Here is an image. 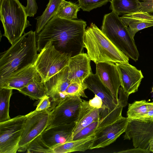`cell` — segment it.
Returning <instances> with one entry per match:
<instances>
[{"label": "cell", "mask_w": 153, "mask_h": 153, "mask_svg": "<svg viewBox=\"0 0 153 153\" xmlns=\"http://www.w3.org/2000/svg\"><path fill=\"white\" fill-rule=\"evenodd\" d=\"M86 26V22L82 19L54 16L37 35L38 51L51 42L57 50L71 57L82 53Z\"/></svg>", "instance_id": "6da1fadb"}, {"label": "cell", "mask_w": 153, "mask_h": 153, "mask_svg": "<svg viewBox=\"0 0 153 153\" xmlns=\"http://www.w3.org/2000/svg\"><path fill=\"white\" fill-rule=\"evenodd\" d=\"M35 31L24 33L0 57V79L34 64L38 56Z\"/></svg>", "instance_id": "7a4b0ae2"}, {"label": "cell", "mask_w": 153, "mask_h": 153, "mask_svg": "<svg viewBox=\"0 0 153 153\" xmlns=\"http://www.w3.org/2000/svg\"><path fill=\"white\" fill-rule=\"evenodd\" d=\"M83 43L89 58L96 64L106 62L115 64L128 63L129 58L93 23L85 30Z\"/></svg>", "instance_id": "3957f363"}, {"label": "cell", "mask_w": 153, "mask_h": 153, "mask_svg": "<svg viewBox=\"0 0 153 153\" xmlns=\"http://www.w3.org/2000/svg\"><path fill=\"white\" fill-rule=\"evenodd\" d=\"M0 20L4 30L3 36L13 44L31 25L27 19L25 7L19 0H0Z\"/></svg>", "instance_id": "277c9868"}, {"label": "cell", "mask_w": 153, "mask_h": 153, "mask_svg": "<svg viewBox=\"0 0 153 153\" xmlns=\"http://www.w3.org/2000/svg\"><path fill=\"white\" fill-rule=\"evenodd\" d=\"M101 30L119 50L136 62L139 54L134 38L119 15L112 11L104 16Z\"/></svg>", "instance_id": "5b68a950"}, {"label": "cell", "mask_w": 153, "mask_h": 153, "mask_svg": "<svg viewBox=\"0 0 153 153\" xmlns=\"http://www.w3.org/2000/svg\"><path fill=\"white\" fill-rule=\"evenodd\" d=\"M70 58L48 42L38 54L34 66L45 82L67 66Z\"/></svg>", "instance_id": "8992f818"}, {"label": "cell", "mask_w": 153, "mask_h": 153, "mask_svg": "<svg viewBox=\"0 0 153 153\" xmlns=\"http://www.w3.org/2000/svg\"><path fill=\"white\" fill-rule=\"evenodd\" d=\"M82 100L80 97L71 96L51 101V106L48 109L50 118L47 128L75 123Z\"/></svg>", "instance_id": "52a82bcc"}, {"label": "cell", "mask_w": 153, "mask_h": 153, "mask_svg": "<svg viewBox=\"0 0 153 153\" xmlns=\"http://www.w3.org/2000/svg\"><path fill=\"white\" fill-rule=\"evenodd\" d=\"M28 114L0 123V153H16L18 150Z\"/></svg>", "instance_id": "ba28073f"}, {"label": "cell", "mask_w": 153, "mask_h": 153, "mask_svg": "<svg viewBox=\"0 0 153 153\" xmlns=\"http://www.w3.org/2000/svg\"><path fill=\"white\" fill-rule=\"evenodd\" d=\"M50 113L48 109L40 111L35 110L29 113L26 121L18 150L25 152L30 143L42 134L47 128Z\"/></svg>", "instance_id": "9c48e42d"}, {"label": "cell", "mask_w": 153, "mask_h": 153, "mask_svg": "<svg viewBox=\"0 0 153 153\" xmlns=\"http://www.w3.org/2000/svg\"><path fill=\"white\" fill-rule=\"evenodd\" d=\"M108 110L103 105L101 100L96 95L89 101L82 100L72 131V137L85 127L102 117Z\"/></svg>", "instance_id": "30bf717a"}, {"label": "cell", "mask_w": 153, "mask_h": 153, "mask_svg": "<svg viewBox=\"0 0 153 153\" xmlns=\"http://www.w3.org/2000/svg\"><path fill=\"white\" fill-rule=\"evenodd\" d=\"M128 120L124 140L131 139L134 148L149 151L150 142L153 138V120L149 122Z\"/></svg>", "instance_id": "8fae6325"}, {"label": "cell", "mask_w": 153, "mask_h": 153, "mask_svg": "<svg viewBox=\"0 0 153 153\" xmlns=\"http://www.w3.org/2000/svg\"><path fill=\"white\" fill-rule=\"evenodd\" d=\"M128 121L122 117L96 133L90 149L104 148L114 143L125 132Z\"/></svg>", "instance_id": "7c38bea8"}, {"label": "cell", "mask_w": 153, "mask_h": 153, "mask_svg": "<svg viewBox=\"0 0 153 153\" xmlns=\"http://www.w3.org/2000/svg\"><path fill=\"white\" fill-rule=\"evenodd\" d=\"M96 64V74L119 101L118 94L121 82L116 65L109 62H98Z\"/></svg>", "instance_id": "4fadbf2b"}, {"label": "cell", "mask_w": 153, "mask_h": 153, "mask_svg": "<svg viewBox=\"0 0 153 153\" xmlns=\"http://www.w3.org/2000/svg\"><path fill=\"white\" fill-rule=\"evenodd\" d=\"M124 105L120 101L117 107L112 111L108 110L100 119L94 121L80 130L72 137V140L87 138L95 134L103 128L121 118Z\"/></svg>", "instance_id": "5bb4252c"}, {"label": "cell", "mask_w": 153, "mask_h": 153, "mask_svg": "<svg viewBox=\"0 0 153 153\" xmlns=\"http://www.w3.org/2000/svg\"><path fill=\"white\" fill-rule=\"evenodd\" d=\"M120 74L121 87L128 95L137 91L144 76L140 70L130 64L116 63Z\"/></svg>", "instance_id": "9a60e30c"}, {"label": "cell", "mask_w": 153, "mask_h": 153, "mask_svg": "<svg viewBox=\"0 0 153 153\" xmlns=\"http://www.w3.org/2000/svg\"><path fill=\"white\" fill-rule=\"evenodd\" d=\"M91 60L87 53H82L70 58L68 67V77L71 82L83 83L91 72Z\"/></svg>", "instance_id": "2e32d148"}, {"label": "cell", "mask_w": 153, "mask_h": 153, "mask_svg": "<svg viewBox=\"0 0 153 153\" xmlns=\"http://www.w3.org/2000/svg\"><path fill=\"white\" fill-rule=\"evenodd\" d=\"M71 82L68 77L67 66L44 82L46 94L51 101L62 100L66 97L65 91Z\"/></svg>", "instance_id": "e0dca14e"}, {"label": "cell", "mask_w": 153, "mask_h": 153, "mask_svg": "<svg viewBox=\"0 0 153 153\" xmlns=\"http://www.w3.org/2000/svg\"><path fill=\"white\" fill-rule=\"evenodd\" d=\"M87 89L92 91L102 100L103 105L110 111L113 110L119 103L110 91L96 73H91L84 81Z\"/></svg>", "instance_id": "ac0fdd59"}, {"label": "cell", "mask_w": 153, "mask_h": 153, "mask_svg": "<svg viewBox=\"0 0 153 153\" xmlns=\"http://www.w3.org/2000/svg\"><path fill=\"white\" fill-rule=\"evenodd\" d=\"M75 125L74 123L47 128L42 133V137L51 147L71 140Z\"/></svg>", "instance_id": "d6986e66"}, {"label": "cell", "mask_w": 153, "mask_h": 153, "mask_svg": "<svg viewBox=\"0 0 153 153\" xmlns=\"http://www.w3.org/2000/svg\"><path fill=\"white\" fill-rule=\"evenodd\" d=\"M34 65L18 71L9 76L0 79V88L18 91L33 80L37 74Z\"/></svg>", "instance_id": "ffe728a7"}, {"label": "cell", "mask_w": 153, "mask_h": 153, "mask_svg": "<svg viewBox=\"0 0 153 153\" xmlns=\"http://www.w3.org/2000/svg\"><path fill=\"white\" fill-rule=\"evenodd\" d=\"M120 18L133 38L138 31L153 26V15L147 12L125 14Z\"/></svg>", "instance_id": "44dd1931"}, {"label": "cell", "mask_w": 153, "mask_h": 153, "mask_svg": "<svg viewBox=\"0 0 153 153\" xmlns=\"http://www.w3.org/2000/svg\"><path fill=\"white\" fill-rule=\"evenodd\" d=\"M94 139V135H92L83 139L67 141L52 147L53 153L85 151L90 149Z\"/></svg>", "instance_id": "7402d4cb"}, {"label": "cell", "mask_w": 153, "mask_h": 153, "mask_svg": "<svg viewBox=\"0 0 153 153\" xmlns=\"http://www.w3.org/2000/svg\"><path fill=\"white\" fill-rule=\"evenodd\" d=\"M19 91L33 100H40L46 94L45 83L38 72L32 81Z\"/></svg>", "instance_id": "603a6c76"}, {"label": "cell", "mask_w": 153, "mask_h": 153, "mask_svg": "<svg viewBox=\"0 0 153 153\" xmlns=\"http://www.w3.org/2000/svg\"><path fill=\"white\" fill-rule=\"evenodd\" d=\"M63 0H49L47 7L42 14L37 17L35 32L37 35L47 23L56 15Z\"/></svg>", "instance_id": "cb8c5ba5"}, {"label": "cell", "mask_w": 153, "mask_h": 153, "mask_svg": "<svg viewBox=\"0 0 153 153\" xmlns=\"http://www.w3.org/2000/svg\"><path fill=\"white\" fill-rule=\"evenodd\" d=\"M110 9L118 15L138 12L140 4L138 0H111Z\"/></svg>", "instance_id": "d4e9b609"}, {"label": "cell", "mask_w": 153, "mask_h": 153, "mask_svg": "<svg viewBox=\"0 0 153 153\" xmlns=\"http://www.w3.org/2000/svg\"><path fill=\"white\" fill-rule=\"evenodd\" d=\"M153 109L152 102H148L145 100L134 101L129 104L127 112L128 120H136Z\"/></svg>", "instance_id": "484cf974"}, {"label": "cell", "mask_w": 153, "mask_h": 153, "mask_svg": "<svg viewBox=\"0 0 153 153\" xmlns=\"http://www.w3.org/2000/svg\"><path fill=\"white\" fill-rule=\"evenodd\" d=\"M13 89L0 88V123L10 119V102Z\"/></svg>", "instance_id": "4316f807"}, {"label": "cell", "mask_w": 153, "mask_h": 153, "mask_svg": "<svg viewBox=\"0 0 153 153\" xmlns=\"http://www.w3.org/2000/svg\"><path fill=\"white\" fill-rule=\"evenodd\" d=\"M80 8L79 5L63 0L55 16L68 19H77V14Z\"/></svg>", "instance_id": "83f0119b"}, {"label": "cell", "mask_w": 153, "mask_h": 153, "mask_svg": "<svg viewBox=\"0 0 153 153\" xmlns=\"http://www.w3.org/2000/svg\"><path fill=\"white\" fill-rule=\"evenodd\" d=\"M27 153H53L52 147L43 140L41 134L34 139L28 145Z\"/></svg>", "instance_id": "f1b7e54d"}, {"label": "cell", "mask_w": 153, "mask_h": 153, "mask_svg": "<svg viewBox=\"0 0 153 153\" xmlns=\"http://www.w3.org/2000/svg\"><path fill=\"white\" fill-rule=\"evenodd\" d=\"M87 88L84 82L80 83L77 82H71L65 92L66 97L76 96L87 98L85 91Z\"/></svg>", "instance_id": "f546056e"}, {"label": "cell", "mask_w": 153, "mask_h": 153, "mask_svg": "<svg viewBox=\"0 0 153 153\" xmlns=\"http://www.w3.org/2000/svg\"><path fill=\"white\" fill-rule=\"evenodd\" d=\"M110 0H78L79 5L84 11L89 12L106 4Z\"/></svg>", "instance_id": "4dcf8cb0"}, {"label": "cell", "mask_w": 153, "mask_h": 153, "mask_svg": "<svg viewBox=\"0 0 153 153\" xmlns=\"http://www.w3.org/2000/svg\"><path fill=\"white\" fill-rule=\"evenodd\" d=\"M39 103L35 110L37 111H40L50 108L51 105V101L49 96L46 94L39 100Z\"/></svg>", "instance_id": "1f68e13d"}, {"label": "cell", "mask_w": 153, "mask_h": 153, "mask_svg": "<svg viewBox=\"0 0 153 153\" xmlns=\"http://www.w3.org/2000/svg\"><path fill=\"white\" fill-rule=\"evenodd\" d=\"M140 6L138 12L153 13V0H138Z\"/></svg>", "instance_id": "d6a6232c"}, {"label": "cell", "mask_w": 153, "mask_h": 153, "mask_svg": "<svg viewBox=\"0 0 153 153\" xmlns=\"http://www.w3.org/2000/svg\"><path fill=\"white\" fill-rule=\"evenodd\" d=\"M27 4L25 7L26 13L29 17H34L36 14L38 7L35 0H27Z\"/></svg>", "instance_id": "836d02e7"}, {"label": "cell", "mask_w": 153, "mask_h": 153, "mask_svg": "<svg viewBox=\"0 0 153 153\" xmlns=\"http://www.w3.org/2000/svg\"><path fill=\"white\" fill-rule=\"evenodd\" d=\"M136 120L149 122L153 120V109L149 110L146 113Z\"/></svg>", "instance_id": "e575fe53"}, {"label": "cell", "mask_w": 153, "mask_h": 153, "mask_svg": "<svg viewBox=\"0 0 153 153\" xmlns=\"http://www.w3.org/2000/svg\"><path fill=\"white\" fill-rule=\"evenodd\" d=\"M117 153H149L151 152L146 149L140 148H134L132 149H128L117 152Z\"/></svg>", "instance_id": "d590c367"}, {"label": "cell", "mask_w": 153, "mask_h": 153, "mask_svg": "<svg viewBox=\"0 0 153 153\" xmlns=\"http://www.w3.org/2000/svg\"><path fill=\"white\" fill-rule=\"evenodd\" d=\"M149 150L151 152H153V138L150 142Z\"/></svg>", "instance_id": "8d00e7d4"}, {"label": "cell", "mask_w": 153, "mask_h": 153, "mask_svg": "<svg viewBox=\"0 0 153 153\" xmlns=\"http://www.w3.org/2000/svg\"><path fill=\"white\" fill-rule=\"evenodd\" d=\"M152 92H153V87H152Z\"/></svg>", "instance_id": "74e56055"}, {"label": "cell", "mask_w": 153, "mask_h": 153, "mask_svg": "<svg viewBox=\"0 0 153 153\" xmlns=\"http://www.w3.org/2000/svg\"><path fill=\"white\" fill-rule=\"evenodd\" d=\"M151 14H152L153 15V13H151Z\"/></svg>", "instance_id": "f35d334b"}, {"label": "cell", "mask_w": 153, "mask_h": 153, "mask_svg": "<svg viewBox=\"0 0 153 153\" xmlns=\"http://www.w3.org/2000/svg\"><path fill=\"white\" fill-rule=\"evenodd\" d=\"M152 103L153 104V102H152Z\"/></svg>", "instance_id": "ab89813d"}]
</instances>
